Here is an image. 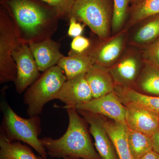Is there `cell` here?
<instances>
[{
  "label": "cell",
  "instance_id": "obj_1",
  "mask_svg": "<svg viewBox=\"0 0 159 159\" xmlns=\"http://www.w3.org/2000/svg\"><path fill=\"white\" fill-rule=\"evenodd\" d=\"M19 29L22 38L28 43L48 39L55 31L59 18L48 4L39 0H2Z\"/></svg>",
  "mask_w": 159,
  "mask_h": 159
},
{
  "label": "cell",
  "instance_id": "obj_2",
  "mask_svg": "<svg viewBox=\"0 0 159 159\" xmlns=\"http://www.w3.org/2000/svg\"><path fill=\"white\" fill-rule=\"evenodd\" d=\"M69 117L67 129L58 139H40L51 157L72 159H102L94 147L85 122L74 108H66Z\"/></svg>",
  "mask_w": 159,
  "mask_h": 159
},
{
  "label": "cell",
  "instance_id": "obj_3",
  "mask_svg": "<svg viewBox=\"0 0 159 159\" xmlns=\"http://www.w3.org/2000/svg\"><path fill=\"white\" fill-rule=\"evenodd\" d=\"M2 113L0 135L10 142L19 141L26 143L39 154L43 159H47V151L39 136L42 131L39 116L28 119L19 116L15 112L6 99L1 103Z\"/></svg>",
  "mask_w": 159,
  "mask_h": 159
},
{
  "label": "cell",
  "instance_id": "obj_4",
  "mask_svg": "<svg viewBox=\"0 0 159 159\" xmlns=\"http://www.w3.org/2000/svg\"><path fill=\"white\" fill-rule=\"evenodd\" d=\"M66 80L64 72L58 66L43 72L24 94L23 101L28 106L27 115L30 117L40 115L46 103L56 99Z\"/></svg>",
  "mask_w": 159,
  "mask_h": 159
},
{
  "label": "cell",
  "instance_id": "obj_5",
  "mask_svg": "<svg viewBox=\"0 0 159 159\" xmlns=\"http://www.w3.org/2000/svg\"><path fill=\"white\" fill-rule=\"evenodd\" d=\"M113 10L114 0H75L70 17L88 26L99 39H105L111 36Z\"/></svg>",
  "mask_w": 159,
  "mask_h": 159
},
{
  "label": "cell",
  "instance_id": "obj_6",
  "mask_svg": "<svg viewBox=\"0 0 159 159\" xmlns=\"http://www.w3.org/2000/svg\"><path fill=\"white\" fill-rule=\"evenodd\" d=\"M24 39L8 10L3 5L0 10V83L15 82L17 68L12 54Z\"/></svg>",
  "mask_w": 159,
  "mask_h": 159
},
{
  "label": "cell",
  "instance_id": "obj_7",
  "mask_svg": "<svg viewBox=\"0 0 159 159\" xmlns=\"http://www.w3.org/2000/svg\"><path fill=\"white\" fill-rule=\"evenodd\" d=\"M130 47L108 69L116 86L133 88L144 66L140 49Z\"/></svg>",
  "mask_w": 159,
  "mask_h": 159
},
{
  "label": "cell",
  "instance_id": "obj_8",
  "mask_svg": "<svg viewBox=\"0 0 159 159\" xmlns=\"http://www.w3.org/2000/svg\"><path fill=\"white\" fill-rule=\"evenodd\" d=\"M128 31L123 29L121 32L105 39L92 44L88 53L93 64L109 68L119 59L125 51L128 41Z\"/></svg>",
  "mask_w": 159,
  "mask_h": 159
},
{
  "label": "cell",
  "instance_id": "obj_9",
  "mask_svg": "<svg viewBox=\"0 0 159 159\" xmlns=\"http://www.w3.org/2000/svg\"><path fill=\"white\" fill-rule=\"evenodd\" d=\"M17 68V76L14 82L18 93H24L40 76V71L31 53L29 43L24 41L12 54Z\"/></svg>",
  "mask_w": 159,
  "mask_h": 159
},
{
  "label": "cell",
  "instance_id": "obj_10",
  "mask_svg": "<svg viewBox=\"0 0 159 159\" xmlns=\"http://www.w3.org/2000/svg\"><path fill=\"white\" fill-rule=\"evenodd\" d=\"M74 108L77 110L87 111L107 117L126 125L125 106L114 91L102 97L93 98L86 103L76 106Z\"/></svg>",
  "mask_w": 159,
  "mask_h": 159
},
{
  "label": "cell",
  "instance_id": "obj_11",
  "mask_svg": "<svg viewBox=\"0 0 159 159\" xmlns=\"http://www.w3.org/2000/svg\"><path fill=\"white\" fill-rule=\"evenodd\" d=\"M89 125L97 152L102 159H119L113 142L106 130L103 117L87 111L77 110Z\"/></svg>",
  "mask_w": 159,
  "mask_h": 159
},
{
  "label": "cell",
  "instance_id": "obj_12",
  "mask_svg": "<svg viewBox=\"0 0 159 159\" xmlns=\"http://www.w3.org/2000/svg\"><path fill=\"white\" fill-rule=\"evenodd\" d=\"M85 74L67 80L64 84L56 99L66 104L63 108H74L93 99Z\"/></svg>",
  "mask_w": 159,
  "mask_h": 159
},
{
  "label": "cell",
  "instance_id": "obj_13",
  "mask_svg": "<svg viewBox=\"0 0 159 159\" xmlns=\"http://www.w3.org/2000/svg\"><path fill=\"white\" fill-rule=\"evenodd\" d=\"M124 106L129 128L152 137L159 127V114L133 104Z\"/></svg>",
  "mask_w": 159,
  "mask_h": 159
},
{
  "label": "cell",
  "instance_id": "obj_14",
  "mask_svg": "<svg viewBox=\"0 0 159 159\" xmlns=\"http://www.w3.org/2000/svg\"><path fill=\"white\" fill-rule=\"evenodd\" d=\"M31 53L39 71L44 72L57 63L64 55L58 43L51 39L29 43Z\"/></svg>",
  "mask_w": 159,
  "mask_h": 159
},
{
  "label": "cell",
  "instance_id": "obj_15",
  "mask_svg": "<svg viewBox=\"0 0 159 159\" xmlns=\"http://www.w3.org/2000/svg\"><path fill=\"white\" fill-rule=\"evenodd\" d=\"M133 27H135L129 35V44L142 49L153 43L159 37V15L142 20Z\"/></svg>",
  "mask_w": 159,
  "mask_h": 159
},
{
  "label": "cell",
  "instance_id": "obj_16",
  "mask_svg": "<svg viewBox=\"0 0 159 159\" xmlns=\"http://www.w3.org/2000/svg\"><path fill=\"white\" fill-rule=\"evenodd\" d=\"M93 98L113 92L116 84L108 68L93 64L85 74Z\"/></svg>",
  "mask_w": 159,
  "mask_h": 159
},
{
  "label": "cell",
  "instance_id": "obj_17",
  "mask_svg": "<svg viewBox=\"0 0 159 159\" xmlns=\"http://www.w3.org/2000/svg\"><path fill=\"white\" fill-rule=\"evenodd\" d=\"M114 92L123 105L133 104L159 114V97L149 96L132 88L116 86Z\"/></svg>",
  "mask_w": 159,
  "mask_h": 159
},
{
  "label": "cell",
  "instance_id": "obj_18",
  "mask_svg": "<svg viewBox=\"0 0 159 159\" xmlns=\"http://www.w3.org/2000/svg\"><path fill=\"white\" fill-rule=\"evenodd\" d=\"M106 130L113 142L119 159H134L131 153L128 139L127 126L103 117Z\"/></svg>",
  "mask_w": 159,
  "mask_h": 159
},
{
  "label": "cell",
  "instance_id": "obj_19",
  "mask_svg": "<svg viewBox=\"0 0 159 159\" xmlns=\"http://www.w3.org/2000/svg\"><path fill=\"white\" fill-rule=\"evenodd\" d=\"M93 65V61L89 55L88 51L80 54L70 51L68 56H64L57 66L63 71L67 80H69L80 74H85Z\"/></svg>",
  "mask_w": 159,
  "mask_h": 159
},
{
  "label": "cell",
  "instance_id": "obj_20",
  "mask_svg": "<svg viewBox=\"0 0 159 159\" xmlns=\"http://www.w3.org/2000/svg\"><path fill=\"white\" fill-rule=\"evenodd\" d=\"M129 14L128 20L124 28L128 30L142 20L159 15V0H145L130 6Z\"/></svg>",
  "mask_w": 159,
  "mask_h": 159
},
{
  "label": "cell",
  "instance_id": "obj_21",
  "mask_svg": "<svg viewBox=\"0 0 159 159\" xmlns=\"http://www.w3.org/2000/svg\"><path fill=\"white\" fill-rule=\"evenodd\" d=\"M0 159H40L19 141L10 142L0 135Z\"/></svg>",
  "mask_w": 159,
  "mask_h": 159
},
{
  "label": "cell",
  "instance_id": "obj_22",
  "mask_svg": "<svg viewBox=\"0 0 159 159\" xmlns=\"http://www.w3.org/2000/svg\"><path fill=\"white\" fill-rule=\"evenodd\" d=\"M135 86L141 93L159 96V68L144 64Z\"/></svg>",
  "mask_w": 159,
  "mask_h": 159
},
{
  "label": "cell",
  "instance_id": "obj_23",
  "mask_svg": "<svg viewBox=\"0 0 159 159\" xmlns=\"http://www.w3.org/2000/svg\"><path fill=\"white\" fill-rule=\"evenodd\" d=\"M129 146L134 159H139L148 152L153 150L151 137L127 126Z\"/></svg>",
  "mask_w": 159,
  "mask_h": 159
},
{
  "label": "cell",
  "instance_id": "obj_24",
  "mask_svg": "<svg viewBox=\"0 0 159 159\" xmlns=\"http://www.w3.org/2000/svg\"><path fill=\"white\" fill-rule=\"evenodd\" d=\"M132 0H114V10L111 22V35L121 32L128 20L129 5Z\"/></svg>",
  "mask_w": 159,
  "mask_h": 159
},
{
  "label": "cell",
  "instance_id": "obj_25",
  "mask_svg": "<svg viewBox=\"0 0 159 159\" xmlns=\"http://www.w3.org/2000/svg\"><path fill=\"white\" fill-rule=\"evenodd\" d=\"M141 51L144 64L159 68V37Z\"/></svg>",
  "mask_w": 159,
  "mask_h": 159
},
{
  "label": "cell",
  "instance_id": "obj_26",
  "mask_svg": "<svg viewBox=\"0 0 159 159\" xmlns=\"http://www.w3.org/2000/svg\"><path fill=\"white\" fill-rule=\"evenodd\" d=\"M48 4L57 12L59 18L69 19L75 0H39Z\"/></svg>",
  "mask_w": 159,
  "mask_h": 159
},
{
  "label": "cell",
  "instance_id": "obj_27",
  "mask_svg": "<svg viewBox=\"0 0 159 159\" xmlns=\"http://www.w3.org/2000/svg\"><path fill=\"white\" fill-rule=\"evenodd\" d=\"M92 44L89 39L80 35L74 38L71 43L70 51L77 54H84L89 50Z\"/></svg>",
  "mask_w": 159,
  "mask_h": 159
},
{
  "label": "cell",
  "instance_id": "obj_28",
  "mask_svg": "<svg viewBox=\"0 0 159 159\" xmlns=\"http://www.w3.org/2000/svg\"><path fill=\"white\" fill-rule=\"evenodd\" d=\"M69 28L68 30V35L71 37L75 38L81 35L85 25L81 24L75 17L71 16L69 18Z\"/></svg>",
  "mask_w": 159,
  "mask_h": 159
},
{
  "label": "cell",
  "instance_id": "obj_29",
  "mask_svg": "<svg viewBox=\"0 0 159 159\" xmlns=\"http://www.w3.org/2000/svg\"><path fill=\"white\" fill-rule=\"evenodd\" d=\"M153 150L159 154V127L157 131L152 136Z\"/></svg>",
  "mask_w": 159,
  "mask_h": 159
},
{
  "label": "cell",
  "instance_id": "obj_30",
  "mask_svg": "<svg viewBox=\"0 0 159 159\" xmlns=\"http://www.w3.org/2000/svg\"><path fill=\"white\" fill-rule=\"evenodd\" d=\"M139 159H159V154L154 150L148 152Z\"/></svg>",
  "mask_w": 159,
  "mask_h": 159
},
{
  "label": "cell",
  "instance_id": "obj_31",
  "mask_svg": "<svg viewBox=\"0 0 159 159\" xmlns=\"http://www.w3.org/2000/svg\"><path fill=\"white\" fill-rule=\"evenodd\" d=\"M144 1H145V0H132L130 6H134V5H137L139 3L142 2Z\"/></svg>",
  "mask_w": 159,
  "mask_h": 159
},
{
  "label": "cell",
  "instance_id": "obj_32",
  "mask_svg": "<svg viewBox=\"0 0 159 159\" xmlns=\"http://www.w3.org/2000/svg\"><path fill=\"white\" fill-rule=\"evenodd\" d=\"M40 159H43V158H42L41 157H39ZM64 159H72L70 158H64Z\"/></svg>",
  "mask_w": 159,
  "mask_h": 159
}]
</instances>
